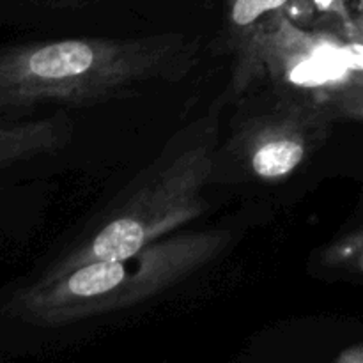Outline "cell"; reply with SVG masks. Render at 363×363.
I'll use <instances>...</instances> for the list:
<instances>
[{"label":"cell","instance_id":"7","mask_svg":"<svg viewBox=\"0 0 363 363\" xmlns=\"http://www.w3.org/2000/svg\"><path fill=\"white\" fill-rule=\"evenodd\" d=\"M333 117H346L363 123V85H344L321 96Z\"/></svg>","mask_w":363,"mask_h":363},{"label":"cell","instance_id":"11","mask_svg":"<svg viewBox=\"0 0 363 363\" xmlns=\"http://www.w3.org/2000/svg\"><path fill=\"white\" fill-rule=\"evenodd\" d=\"M312 2L315 4V7H318V9L330 11L337 6V2H339V0H312Z\"/></svg>","mask_w":363,"mask_h":363},{"label":"cell","instance_id":"3","mask_svg":"<svg viewBox=\"0 0 363 363\" xmlns=\"http://www.w3.org/2000/svg\"><path fill=\"white\" fill-rule=\"evenodd\" d=\"M213 116L195 121L151 163L101 225L50 264L39 280H55L96 261H117L170 236L204 211L202 191L216 163Z\"/></svg>","mask_w":363,"mask_h":363},{"label":"cell","instance_id":"4","mask_svg":"<svg viewBox=\"0 0 363 363\" xmlns=\"http://www.w3.org/2000/svg\"><path fill=\"white\" fill-rule=\"evenodd\" d=\"M333 113L319 99L287 98L245 124L240 152L252 174L264 181L286 179L325 138Z\"/></svg>","mask_w":363,"mask_h":363},{"label":"cell","instance_id":"1","mask_svg":"<svg viewBox=\"0 0 363 363\" xmlns=\"http://www.w3.org/2000/svg\"><path fill=\"white\" fill-rule=\"evenodd\" d=\"M183 34L69 38L0 48V117L39 106H92L183 80L199 62Z\"/></svg>","mask_w":363,"mask_h":363},{"label":"cell","instance_id":"5","mask_svg":"<svg viewBox=\"0 0 363 363\" xmlns=\"http://www.w3.org/2000/svg\"><path fill=\"white\" fill-rule=\"evenodd\" d=\"M71 138L64 116L0 126V172L43 155H52Z\"/></svg>","mask_w":363,"mask_h":363},{"label":"cell","instance_id":"6","mask_svg":"<svg viewBox=\"0 0 363 363\" xmlns=\"http://www.w3.org/2000/svg\"><path fill=\"white\" fill-rule=\"evenodd\" d=\"M287 4L289 0H227V34L238 55L236 85L240 89L248 84L255 45L272 18L282 13Z\"/></svg>","mask_w":363,"mask_h":363},{"label":"cell","instance_id":"12","mask_svg":"<svg viewBox=\"0 0 363 363\" xmlns=\"http://www.w3.org/2000/svg\"><path fill=\"white\" fill-rule=\"evenodd\" d=\"M360 6H362V9H363V0H360Z\"/></svg>","mask_w":363,"mask_h":363},{"label":"cell","instance_id":"8","mask_svg":"<svg viewBox=\"0 0 363 363\" xmlns=\"http://www.w3.org/2000/svg\"><path fill=\"white\" fill-rule=\"evenodd\" d=\"M350 35L353 39H357V41L363 43V18L362 20L350 23ZM351 85H363V74L362 77H358Z\"/></svg>","mask_w":363,"mask_h":363},{"label":"cell","instance_id":"9","mask_svg":"<svg viewBox=\"0 0 363 363\" xmlns=\"http://www.w3.org/2000/svg\"><path fill=\"white\" fill-rule=\"evenodd\" d=\"M339 360L347 362V363H363V346L351 347V350H347Z\"/></svg>","mask_w":363,"mask_h":363},{"label":"cell","instance_id":"10","mask_svg":"<svg viewBox=\"0 0 363 363\" xmlns=\"http://www.w3.org/2000/svg\"><path fill=\"white\" fill-rule=\"evenodd\" d=\"M39 2L52 4V6H84V4L101 2V0H39Z\"/></svg>","mask_w":363,"mask_h":363},{"label":"cell","instance_id":"2","mask_svg":"<svg viewBox=\"0 0 363 363\" xmlns=\"http://www.w3.org/2000/svg\"><path fill=\"white\" fill-rule=\"evenodd\" d=\"M225 230H177L117 261H96L55 280L16 291L7 314L35 326H62L126 311L181 284L211 262L229 241Z\"/></svg>","mask_w":363,"mask_h":363}]
</instances>
